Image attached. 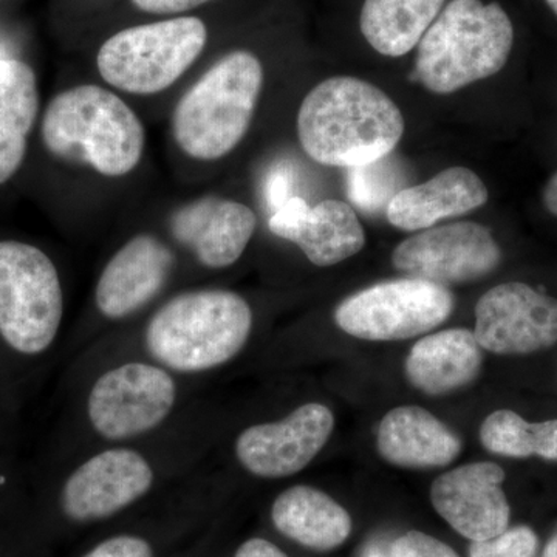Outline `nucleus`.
<instances>
[{
    "label": "nucleus",
    "instance_id": "obj_9",
    "mask_svg": "<svg viewBox=\"0 0 557 557\" xmlns=\"http://www.w3.org/2000/svg\"><path fill=\"white\" fill-rule=\"evenodd\" d=\"M454 310L448 287L417 277L380 282L336 307V325L364 341L416 338L442 325Z\"/></svg>",
    "mask_w": 557,
    "mask_h": 557
},
{
    "label": "nucleus",
    "instance_id": "obj_23",
    "mask_svg": "<svg viewBox=\"0 0 557 557\" xmlns=\"http://www.w3.org/2000/svg\"><path fill=\"white\" fill-rule=\"evenodd\" d=\"M446 0H366L359 28L369 46L388 58L416 49Z\"/></svg>",
    "mask_w": 557,
    "mask_h": 557
},
{
    "label": "nucleus",
    "instance_id": "obj_26",
    "mask_svg": "<svg viewBox=\"0 0 557 557\" xmlns=\"http://www.w3.org/2000/svg\"><path fill=\"white\" fill-rule=\"evenodd\" d=\"M537 536L530 527H516L497 537L472 542L469 557H536Z\"/></svg>",
    "mask_w": 557,
    "mask_h": 557
},
{
    "label": "nucleus",
    "instance_id": "obj_10",
    "mask_svg": "<svg viewBox=\"0 0 557 557\" xmlns=\"http://www.w3.org/2000/svg\"><path fill=\"white\" fill-rule=\"evenodd\" d=\"M149 456L131 445H109L70 471L61 490L65 518L94 523L113 518L149 496L157 483Z\"/></svg>",
    "mask_w": 557,
    "mask_h": 557
},
{
    "label": "nucleus",
    "instance_id": "obj_1",
    "mask_svg": "<svg viewBox=\"0 0 557 557\" xmlns=\"http://www.w3.org/2000/svg\"><path fill=\"white\" fill-rule=\"evenodd\" d=\"M405 116L379 87L354 76H333L304 98L298 137L319 164L358 168L386 159L405 134Z\"/></svg>",
    "mask_w": 557,
    "mask_h": 557
},
{
    "label": "nucleus",
    "instance_id": "obj_18",
    "mask_svg": "<svg viewBox=\"0 0 557 557\" xmlns=\"http://www.w3.org/2000/svg\"><path fill=\"white\" fill-rule=\"evenodd\" d=\"M490 199L483 180L468 168H449L421 185L409 186L388 201L386 215L395 228L418 233L440 220L475 211Z\"/></svg>",
    "mask_w": 557,
    "mask_h": 557
},
{
    "label": "nucleus",
    "instance_id": "obj_33",
    "mask_svg": "<svg viewBox=\"0 0 557 557\" xmlns=\"http://www.w3.org/2000/svg\"><path fill=\"white\" fill-rule=\"evenodd\" d=\"M542 557H557V528L555 534L549 539L547 547L544 549V556Z\"/></svg>",
    "mask_w": 557,
    "mask_h": 557
},
{
    "label": "nucleus",
    "instance_id": "obj_35",
    "mask_svg": "<svg viewBox=\"0 0 557 557\" xmlns=\"http://www.w3.org/2000/svg\"><path fill=\"white\" fill-rule=\"evenodd\" d=\"M548 3L549 9H552L553 13L557 16V0H545Z\"/></svg>",
    "mask_w": 557,
    "mask_h": 557
},
{
    "label": "nucleus",
    "instance_id": "obj_2",
    "mask_svg": "<svg viewBox=\"0 0 557 557\" xmlns=\"http://www.w3.org/2000/svg\"><path fill=\"white\" fill-rule=\"evenodd\" d=\"M252 324L251 306L239 293L189 289L166 300L149 318L143 330V350L174 375H205L239 357Z\"/></svg>",
    "mask_w": 557,
    "mask_h": 557
},
{
    "label": "nucleus",
    "instance_id": "obj_7",
    "mask_svg": "<svg viewBox=\"0 0 557 557\" xmlns=\"http://www.w3.org/2000/svg\"><path fill=\"white\" fill-rule=\"evenodd\" d=\"M177 379L149 358L116 362L87 392L90 431L108 445H131L159 431L177 409Z\"/></svg>",
    "mask_w": 557,
    "mask_h": 557
},
{
    "label": "nucleus",
    "instance_id": "obj_12",
    "mask_svg": "<svg viewBox=\"0 0 557 557\" xmlns=\"http://www.w3.org/2000/svg\"><path fill=\"white\" fill-rule=\"evenodd\" d=\"M333 429L335 417L327 406L306 403L281 420L244 429L234 442V456L255 478H292L324 449Z\"/></svg>",
    "mask_w": 557,
    "mask_h": 557
},
{
    "label": "nucleus",
    "instance_id": "obj_6",
    "mask_svg": "<svg viewBox=\"0 0 557 557\" xmlns=\"http://www.w3.org/2000/svg\"><path fill=\"white\" fill-rule=\"evenodd\" d=\"M64 292L53 260L35 245L0 240V338L24 357L49 351L61 332Z\"/></svg>",
    "mask_w": 557,
    "mask_h": 557
},
{
    "label": "nucleus",
    "instance_id": "obj_19",
    "mask_svg": "<svg viewBox=\"0 0 557 557\" xmlns=\"http://www.w3.org/2000/svg\"><path fill=\"white\" fill-rule=\"evenodd\" d=\"M376 448L394 467L429 469L453 463L460 456L461 442L429 410L399 406L381 420Z\"/></svg>",
    "mask_w": 557,
    "mask_h": 557
},
{
    "label": "nucleus",
    "instance_id": "obj_15",
    "mask_svg": "<svg viewBox=\"0 0 557 557\" xmlns=\"http://www.w3.org/2000/svg\"><path fill=\"white\" fill-rule=\"evenodd\" d=\"M505 471L491 461L463 465L445 472L431 486L435 511L460 536L487 541L508 530L511 508L502 490Z\"/></svg>",
    "mask_w": 557,
    "mask_h": 557
},
{
    "label": "nucleus",
    "instance_id": "obj_25",
    "mask_svg": "<svg viewBox=\"0 0 557 557\" xmlns=\"http://www.w3.org/2000/svg\"><path fill=\"white\" fill-rule=\"evenodd\" d=\"M386 159L376 161V163L366 164V166L350 168L348 174V193L351 200L359 207L370 209L380 208L388 205L394 199L395 189L394 172L388 171Z\"/></svg>",
    "mask_w": 557,
    "mask_h": 557
},
{
    "label": "nucleus",
    "instance_id": "obj_17",
    "mask_svg": "<svg viewBox=\"0 0 557 557\" xmlns=\"http://www.w3.org/2000/svg\"><path fill=\"white\" fill-rule=\"evenodd\" d=\"M258 218L239 201L208 196L190 201L172 214V237L188 249L201 267L225 270L247 251Z\"/></svg>",
    "mask_w": 557,
    "mask_h": 557
},
{
    "label": "nucleus",
    "instance_id": "obj_21",
    "mask_svg": "<svg viewBox=\"0 0 557 557\" xmlns=\"http://www.w3.org/2000/svg\"><path fill=\"white\" fill-rule=\"evenodd\" d=\"M271 520L278 533L314 552L338 548L351 533L346 508L310 485L292 486L278 494L271 507Z\"/></svg>",
    "mask_w": 557,
    "mask_h": 557
},
{
    "label": "nucleus",
    "instance_id": "obj_24",
    "mask_svg": "<svg viewBox=\"0 0 557 557\" xmlns=\"http://www.w3.org/2000/svg\"><path fill=\"white\" fill-rule=\"evenodd\" d=\"M480 442L497 456L557 460V420L528 423L512 410H496L483 421Z\"/></svg>",
    "mask_w": 557,
    "mask_h": 557
},
{
    "label": "nucleus",
    "instance_id": "obj_14",
    "mask_svg": "<svg viewBox=\"0 0 557 557\" xmlns=\"http://www.w3.org/2000/svg\"><path fill=\"white\" fill-rule=\"evenodd\" d=\"M175 269L170 245L152 234H138L113 252L102 269L94 300L98 313L119 322L134 317L163 292Z\"/></svg>",
    "mask_w": 557,
    "mask_h": 557
},
{
    "label": "nucleus",
    "instance_id": "obj_4",
    "mask_svg": "<svg viewBox=\"0 0 557 557\" xmlns=\"http://www.w3.org/2000/svg\"><path fill=\"white\" fill-rule=\"evenodd\" d=\"M512 44L515 27L497 2L450 0L418 42L413 76L432 94H454L497 75Z\"/></svg>",
    "mask_w": 557,
    "mask_h": 557
},
{
    "label": "nucleus",
    "instance_id": "obj_32",
    "mask_svg": "<svg viewBox=\"0 0 557 557\" xmlns=\"http://www.w3.org/2000/svg\"><path fill=\"white\" fill-rule=\"evenodd\" d=\"M542 200H544V207L549 214L557 218V171L549 177L547 185H545Z\"/></svg>",
    "mask_w": 557,
    "mask_h": 557
},
{
    "label": "nucleus",
    "instance_id": "obj_31",
    "mask_svg": "<svg viewBox=\"0 0 557 557\" xmlns=\"http://www.w3.org/2000/svg\"><path fill=\"white\" fill-rule=\"evenodd\" d=\"M289 189H292V182H289L288 171H277L276 174L271 175L269 183V200L274 211L281 208L288 199Z\"/></svg>",
    "mask_w": 557,
    "mask_h": 557
},
{
    "label": "nucleus",
    "instance_id": "obj_5",
    "mask_svg": "<svg viewBox=\"0 0 557 557\" xmlns=\"http://www.w3.org/2000/svg\"><path fill=\"white\" fill-rule=\"evenodd\" d=\"M262 87V62L251 51L220 58L175 106L172 135L182 152L199 161L233 152L251 126Z\"/></svg>",
    "mask_w": 557,
    "mask_h": 557
},
{
    "label": "nucleus",
    "instance_id": "obj_29",
    "mask_svg": "<svg viewBox=\"0 0 557 557\" xmlns=\"http://www.w3.org/2000/svg\"><path fill=\"white\" fill-rule=\"evenodd\" d=\"M139 10L152 14L183 13L212 2V0H132Z\"/></svg>",
    "mask_w": 557,
    "mask_h": 557
},
{
    "label": "nucleus",
    "instance_id": "obj_16",
    "mask_svg": "<svg viewBox=\"0 0 557 557\" xmlns=\"http://www.w3.org/2000/svg\"><path fill=\"white\" fill-rule=\"evenodd\" d=\"M271 233L298 245L313 265H338L354 258L366 245V233L355 209L341 200H322L310 207L292 197L273 212Z\"/></svg>",
    "mask_w": 557,
    "mask_h": 557
},
{
    "label": "nucleus",
    "instance_id": "obj_28",
    "mask_svg": "<svg viewBox=\"0 0 557 557\" xmlns=\"http://www.w3.org/2000/svg\"><path fill=\"white\" fill-rule=\"evenodd\" d=\"M83 557H156L148 539L137 534H116L104 539Z\"/></svg>",
    "mask_w": 557,
    "mask_h": 557
},
{
    "label": "nucleus",
    "instance_id": "obj_8",
    "mask_svg": "<svg viewBox=\"0 0 557 557\" xmlns=\"http://www.w3.org/2000/svg\"><path fill=\"white\" fill-rule=\"evenodd\" d=\"M207 40V25L199 17L137 25L102 44L98 72L109 86L126 94H160L199 60Z\"/></svg>",
    "mask_w": 557,
    "mask_h": 557
},
{
    "label": "nucleus",
    "instance_id": "obj_34",
    "mask_svg": "<svg viewBox=\"0 0 557 557\" xmlns=\"http://www.w3.org/2000/svg\"><path fill=\"white\" fill-rule=\"evenodd\" d=\"M366 557H386L383 553L380 552L379 548H370L368 555Z\"/></svg>",
    "mask_w": 557,
    "mask_h": 557
},
{
    "label": "nucleus",
    "instance_id": "obj_20",
    "mask_svg": "<svg viewBox=\"0 0 557 557\" xmlns=\"http://www.w3.org/2000/svg\"><path fill=\"white\" fill-rule=\"evenodd\" d=\"M482 350L474 332L468 329L443 330L424 336L406 358V379L431 397L450 394L478 379Z\"/></svg>",
    "mask_w": 557,
    "mask_h": 557
},
{
    "label": "nucleus",
    "instance_id": "obj_27",
    "mask_svg": "<svg viewBox=\"0 0 557 557\" xmlns=\"http://www.w3.org/2000/svg\"><path fill=\"white\" fill-rule=\"evenodd\" d=\"M391 557H460L445 542L421 531H409L392 544Z\"/></svg>",
    "mask_w": 557,
    "mask_h": 557
},
{
    "label": "nucleus",
    "instance_id": "obj_3",
    "mask_svg": "<svg viewBox=\"0 0 557 557\" xmlns=\"http://www.w3.org/2000/svg\"><path fill=\"white\" fill-rule=\"evenodd\" d=\"M40 132L51 156L87 164L109 178L131 174L145 153L146 131L137 113L119 95L94 84L57 95Z\"/></svg>",
    "mask_w": 557,
    "mask_h": 557
},
{
    "label": "nucleus",
    "instance_id": "obj_13",
    "mask_svg": "<svg viewBox=\"0 0 557 557\" xmlns=\"http://www.w3.org/2000/svg\"><path fill=\"white\" fill-rule=\"evenodd\" d=\"M475 339L496 355H530L557 343V299L522 282L487 289L475 306Z\"/></svg>",
    "mask_w": 557,
    "mask_h": 557
},
{
    "label": "nucleus",
    "instance_id": "obj_11",
    "mask_svg": "<svg viewBox=\"0 0 557 557\" xmlns=\"http://www.w3.org/2000/svg\"><path fill=\"white\" fill-rule=\"evenodd\" d=\"M500 262L502 249L493 233L475 222L418 231L392 252V265L406 276L443 287L479 281Z\"/></svg>",
    "mask_w": 557,
    "mask_h": 557
},
{
    "label": "nucleus",
    "instance_id": "obj_30",
    "mask_svg": "<svg viewBox=\"0 0 557 557\" xmlns=\"http://www.w3.org/2000/svg\"><path fill=\"white\" fill-rule=\"evenodd\" d=\"M234 557H288L282 552L273 542L267 541L262 537H252L245 541L244 544L237 548Z\"/></svg>",
    "mask_w": 557,
    "mask_h": 557
},
{
    "label": "nucleus",
    "instance_id": "obj_22",
    "mask_svg": "<svg viewBox=\"0 0 557 557\" xmlns=\"http://www.w3.org/2000/svg\"><path fill=\"white\" fill-rule=\"evenodd\" d=\"M39 110L38 81L30 65L0 51V185L24 163Z\"/></svg>",
    "mask_w": 557,
    "mask_h": 557
}]
</instances>
